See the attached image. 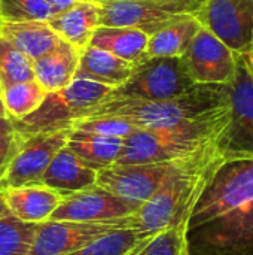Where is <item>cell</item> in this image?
I'll use <instances>...</instances> for the list:
<instances>
[{
    "mask_svg": "<svg viewBox=\"0 0 253 255\" xmlns=\"http://www.w3.org/2000/svg\"><path fill=\"white\" fill-rule=\"evenodd\" d=\"M6 217H10L7 208H6V203H4V197H3V191H0V220L1 218H6Z\"/></svg>",
    "mask_w": 253,
    "mask_h": 255,
    "instance_id": "cell-35",
    "label": "cell"
},
{
    "mask_svg": "<svg viewBox=\"0 0 253 255\" xmlns=\"http://www.w3.org/2000/svg\"><path fill=\"white\" fill-rule=\"evenodd\" d=\"M142 205L116 197L103 188H91L63 196L60 206L52 214V221H79L100 223L131 218Z\"/></svg>",
    "mask_w": 253,
    "mask_h": 255,
    "instance_id": "cell-14",
    "label": "cell"
},
{
    "mask_svg": "<svg viewBox=\"0 0 253 255\" xmlns=\"http://www.w3.org/2000/svg\"><path fill=\"white\" fill-rule=\"evenodd\" d=\"M46 22L64 42L82 52L100 25V6L94 1L76 0L69 9L54 13Z\"/></svg>",
    "mask_w": 253,
    "mask_h": 255,
    "instance_id": "cell-17",
    "label": "cell"
},
{
    "mask_svg": "<svg viewBox=\"0 0 253 255\" xmlns=\"http://www.w3.org/2000/svg\"><path fill=\"white\" fill-rule=\"evenodd\" d=\"M73 130L125 139L130 134L136 133L139 128L130 124L128 121L122 118H116V117H88V118H82L76 121L73 124Z\"/></svg>",
    "mask_w": 253,
    "mask_h": 255,
    "instance_id": "cell-31",
    "label": "cell"
},
{
    "mask_svg": "<svg viewBox=\"0 0 253 255\" xmlns=\"http://www.w3.org/2000/svg\"><path fill=\"white\" fill-rule=\"evenodd\" d=\"M252 199L253 160H227L218 167L198 199L189 217L188 230L224 215Z\"/></svg>",
    "mask_w": 253,
    "mask_h": 255,
    "instance_id": "cell-5",
    "label": "cell"
},
{
    "mask_svg": "<svg viewBox=\"0 0 253 255\" xmlns=\"http://www.w3.org/2000/svg\"><path fill=\"white\" fill-rule=\"evenodd\" d=\"M204 1L206 0H100V25L133 27L152 36L176 21L195 16Z\"/></svg>",
    "mask_w": 253,
    "mask_h": 255,
    "instance_id": "cell-7",
    "label": "cell"
},
{
    "mask_svg": "<svg viewBox=\"0 0 253 255\" xmlns=\"http://www.w3.org/2000/svg\"><path fill=\"white\" fill-rule=\"evenodd\" d=\"M194 84L228 85L237 69V54L201 27L180 57Z\"/></svg>",
    "mask_w": 253,
    "mask_h": 255,
    "instance_id": "cell-13",
    "label": "cell"
},
{
    "mask_svg": "<svg viewBox=\"0 0 253 255\" xmlns=\"http://www.w3.org/2000/svg\"><path fill=\"white\" fill-rule=\"evenodd\" d=\"M136 66V63L118 58L106 51L86 46L79 55L75 79L98 82L115 90L130 79Z\"/></svg>",
    "mask_w": 253,
    "mask_h": 255,
    "instance_id": "cell-19",
    "label": "cell"
},
{
    "mask_svg": "<svg viewBox=\"0 0 253 255\" xmlns=\"http://www.w3.org/2000/svg\"><path fill=\"white\" fill-rule=\"evenodd\" d=\"M128 255H191L188 224H180L146 238Z\"/></svg>",
    "mask_w": 253,
    "mask_h": 255,
    "instance_id": "cell-26",
    "label": "cell"
},
{
    "mask_svg": "<svg viewBox=\"0 0 253 255\" xmlns=\"http://www.w3.org/2000/svg\"><path fill=\"white\" fill-rule=\"evenodd\" d=\"M54 15L45 0H0V21H48Z\"/></svg>",
    "mask_w": 253,
    "mask_h": 255,
    "instance_id": "cell-30",
    "label": "cell"
},
{
    "mask_svg": "<svg viewBox=\"0 0 253 255\" xmlns=\"http://www.w3.org/2000/svg\"><path fill=\"white\" fill-rule=\"evenodd\" d=\"M3 197L10 217L28 224L49 221L63 199L60 193L43 184L9 188L3 191Z\"/></svg>",
    "mask_w": 253,
    "mask_h": 255,
    "instance_id": "cell-16",
    "label": "cell"
},
{
    "mask_svg": "<svg viewBox=\"0 0 253 255\" xmlns=\"http://www.w3.org/2000/svg\"><path fill=\"white\" fill-rule=\"evenodd\" d=\"M194 18L237 55L253 49V0H206Z\"/></svg>",
    "mask_w": 253,
    "mask_h": 255,
    "instance_id": "cell-11",
    "label": "cell"
},
{
    "mask_svg": "<svg viewBox=\"0 0 253 255\" xmlns=\"http://www.w3.org/2000/svg\"><path fill=\"white\" fill-rule=\"evenodd\" d=\"M0 36L33 61L55 49L63 40L45 21H0Z\"/></svg>",
    "mask_w": 253,
    "mask_h": 255,
    "instance_id": "cell-20",
    "label": "cell"
},
{
    "mask_svg": "<svg viewBox=\"0 0 253 255\" xmlns=\"http://www.w3.org/2000/svg\"><path fill=\"white\" fill-rule=\"evenodd\" d=\"M54 10V13H58V12H63L66 9H69L76 0H45Z\"/></svg>",
    "mask_w": 253,
    "mask_h": 255,
    "instance_id": "cell-33",
    "label": "cell"
},
{
    "mask_svg": "<svg viewBox=\"0 0 253 255\" xmlns=\"http://www.w3.org/2000/svg\"><path fill=\"white\" fill-rule=\"evenodd\" d=\"M48 93L36 82H19L1 90V102L6 117L10 121H18L33 114L43 102Z\"/></svg>",
    "mask_w": 253,
    "mask_h": 255,
    "instance_id": "cell-25",
    "label": "cell"
},
{
    "mask_svg": "<svg viewBox=\"0 0 253 255\" xmlns=\"http://www.w3.org/2000/svg\"><path fill=\"white\" fill-rule=\"evenodd\" d=\"M194 85L180 57H151L140 61L130 79L115 88L107 99L170 100L182 96Z\"/></svg>",
    "mask_w": 253,
    "mask_h": 255,
    "instance_id": "cell-6",
    "label": "cell"
},
{
    "mask_svg": "<svg viewBox=\"0 0 253 255\" xmlns=\"http://www.w3.org/2000/svg\"><path fill=\"white\" fill-rule=\"evenodd\" d=\"M146 238L134 229H119L67 255H128Z\"/></svg>",
    "mask_w": 253,
    "mask_h": 255,
    "instance_id": "cell-28",
    "label": "cell"
},
{
    "mask_svg": "<svg viewBox=\"0 0 253 255\" xmlns=\"http://www.w3.org/2000/svg\"><path fill=\"white\" fill-rule=\"evenodd\" d=\"M109 1H137V0H109Z\"/></svg>",
    "mask_w": 253,
    "mask_h": 255,
    "instance_id": "cell-38",
    "label": "cell"
},
{
    "mask_svg": "<svg viewBox=\"0 0 253 255\" xmlns=\"http://www.w3.org/2000/svg\"><path fill=\"white\" fill-rule=\"evenodd\" d=\"M243 57H245V60L248 61V64H249V67H251V70H252L253 73V49L249 54H246V55H243Z\"/></svg>",
    "mask_w": 253,
    "mask_h": 255,
    "instance_id": "cell-36",
    "label": "cell"
},
{
    "mask_svg": "<svg viewBox=\"0 0 253 255\" xmlns=\"http://www.w3.org/2000/svg\"><path fill=\"white\" fill-rule=\"evenodd\" d=\"M84 1H94V3H98L100 0H84Z\"/></svg>",
    "mask_w": 253,
    "mask_h": 255,
    "instance_id": "cell-39",
    "label": "cell"
},
{
    "mask_svg": "<svg viewBox=\"0 0 253 255\" xmlns=\"http://www.w3.org/2000/svg\"><path fill=\"white\" fill-rule=\"evenodd\" d=\"M0 96H1V87H0Z\"/></svg>",
    "mask_w": 253,
    "mask_h": 255,
    "instance_id": "cell-40",
    "label": "cell"
},
{
    "mask_svg": "<svg viewBox=\"0 0 253 255\" xmlns=\"http://www.w3.org/2000/svg\"><path fill=\"white\" fill-rule=\"evenodd\" d=\"M37 224L6 217L0 220V255H28Z\"/></svg>",
    "mask_w": 253,
    "mask_h": 255,
    "instance_id": "cell-29",
    "label": "cell"
},
{
    "mask_svg": "<svg viewBox=\"0 0 253 255\" xmlns=\"http://www.w3.org/2000/svg\"><path fill=\"white\" fill-rule=\"evenodd\" d=\"M19 143V134L13 130L9 134L0 136V181L4 176Z\"/></svg>",
    "mask_w": 253,
    "mask_h": 255,
    "instance_id": "cell-32",
    "label": "cell"
},
{
    "mask_svg": "<svg viewBox=\"0 0 253 255\" xmlns=\"http://www.w3.org/2000/svg\"><path fill=\"white\" fill-rule=\"evenodd\" d=\"M97 173L98 172L85 166L67 146H64L48 166L42 184L61 196H69L94 187Z\"/></svg>",
    "mask_w": 253,
    "mask_h": 255,
    "instance_id": "cell-18",
    "label": "cell"
},
{
    "mask_svg": "<svg viewBox=\"0 0 253 255\" xmlns=\"http://www.w3.org/2000/svg\"><path fill=\"white\" fill-rule=\"evenodd\" d=\"M149 36L133 27L98 25L88 46L106 51L118 58L139 64L146 57Z\"/></svg>",
    "mask_w": 253,
    "mask_h": 255,
    "instance_id": "cell-22",
    "label": "cell"
},
{
    "mask_svg": "<svg viewBox=\"0 0 253 255\" xmlns=\"http://www.w3.org/2000/svg\"><path fill=\"white\" fill-rule=\"evenodd\" d=\"M191 255H253V199L192 230Z\"/></svg>",
    "mask_w": 253,
    "mask_h": 255,
    "instance_id": "cell-8",
    "label": "cell"
},
{
    "mask_svg": "<svg viewBox=\"0 0 253 255\" xmlns=\"http://www.w3.org/2000/svg\"><path fill=\"white\" fill-rule=\"evenodd\" d=\"M228 121L230 109L174 128L137 130L124 139L115 164H151L188 157L215 143L228 126Z\"/></svg>",
    "mask_w": 253,
    "mask_h": 255,
    "instance_id": "cell-3",
    "label": "cell"
},
{
    "mask_svg": "<svg viewBox=\"0 0 253 255\" xmlns=\"http://www.w3.org/2000/svg\"><path fill=\"white\" fill-rule=\"evenodd\" d=\"M113 88L86 79H73L67 87L48 93L42 105L22 120L10 121L21 134L54 133L73 128L89 111L104 102Z\"/></svg>",
    "mask_w": 253,
    "mask_h": 255,
    "instance_id": "cell-4",
    "label": "cell"
},
{
    "mask_svg": "<svg viewBox=\"0 0 253 255\" xmlns=\"http://www.w3.org/2000/svg\"><path fill=\"white\" fill-rule=\"evenodd\" d=\"M34 61L12 46L0 36V87L1 90L19 84L34 81Z\"/></svg>",
    "mask_w": 253,
    "mask_h": 255,
    "instance_id": "cell-27",
    "label": "cell"
},
{
    "mask_svg": "<svg viewBox=\"0 0 253 255\" xmlns=\"http://www.w3.org/2000/svg\"><path fill=\"white\" fill-rule=\"evenodd\" d=\"M81 52L70 43L61 40L55 49L34 61V81L46 91H58L73 79L79 64Z\"/></svg>",
    "mask_w": 253,
    "mask_h": 255,
    "instance_id": "cell-21",
    "label": "cell"
},
{
    "mask_svg": "<svg viewBox=\"0 0 253 255\" xmlns=\"http://www.w3.org/2000/svg\"><path fill=\"white\" fill-rule=\"evenodd\" d=\"M0 118H7V117H6L4 106H3V102H1V97H0Z\"/></svg>",
    "mask_w": 253,
    "mask_h": 255,
    "instance_id": "cell-37",
    "label": "cell"
},
{
    "mask_svg": "<svg viewBox=\"0 0 253 255\" xmlns=\"http://www.w3.org/2000/svg\"><path fill=\"white\" fill-rule=\"evenodd\" d=\"M200 28L201 25L194 16L161 28L149 36L146 57H182Z\"/></svg>",
    "mask_w": 253,
    "mask_h": 255,
    "instance_id": "cell-24",
    "label": "cell"
},
{
    "mask_svg": "<svg viewBox=\"0 0 253 255\" xmlns=\"http://www.w3.org/2000/svg\"><path fill=\"white\" fill-rule=\"evenodd\" d=\"M124 139L100 136L73 130L67 139V148L89 169L100 172L113 166L121 154Z\"/></svg>",
    "mask_w": 253,
    "mask_h": 255,
    "instance_id": "cell-23",
    "label": "cell"
},
{
    "mask_svg": "<svg viewBox=\"0 0 253 255\" xmlns=\"http://www.w3.org/2000/svg\"><path fill=\"white\" fill-rule=\"evenodd\" d=\"M230 109L228 85L195 84L170 100L146 102L134 99H106L85 117H116L139 130H166L186 126Z\"/></svg>",
    "mask_w": 253,
    "mask_h": 255,
    "instance_id": "cell-2",
    "label": "cell"
},
{
    "mask_svg": "<svg viewBox=\"0 0 253 255\" xmlns=\"http://www.w3.org/2000/svg\"><path fill=\"white\" fill-rule=\"evenodd\" d=\"M13 131V126L10 123V120L7 118H0V136L9 134Z\"/></svg>",
    "mask_w": 253,
    "mask_h": 255,
    "instance_id": "cell-34",
    "label": "cell"
},
{
    "mask_svg": "<svg viewBox=\"0 0 253 255\" xmlns=\"http://www.w3.org/2000/svg\"><path fill=\"white\" fill-rule=\"evenodd\" d=\"M230 121L216 146L224 160H253V73L243 55H237V69L228 84Z\"/></svg>",
    "mask_w": 253,
    "mask_h": 255,
    "instance_id": "cell-9",
    "label": "cell"
},
{
    "mask_svg": "<svg viewBox=\"0 0 253 255\" xmlns=\"http://www.w3.org/2000/svg\"><path fill=\"white\" fill-rule=\"evenodd\" d=\"M119 229H133V217L100 223L49 220L37 224L28 255L72 254Z\"/></svg>",
    "mask_w": 253,
    "mask_h": 255,
    "instance_id": "cell-12",
    "label": "cell"
},
{
    "mask_svg": "<svg viewBox=\"0 0 253 255\" xmlns=\"http://www.w3.org/2000/svg\"><path fill=\"white\" fill-rule=\"evenodd\" d=\"M216 142L170 163L158 190L133 217L134 230L151 238L163 230L188 224L198 199L225 161Z\"/></svg>",
    "mask_w": 253,
    "mask_h": 255,
    "instance_id": "cell-1",
    "label": "cell"
},
{
    "mask_svg": "<svg viewBox=\"0 0 253 255\" xmlns=\"http://www.w3.org/2000/svg\"><path fill=\"white\" fill-rule=\"evenodd\" d=\"M170 163L171 161L151 164H115L97 173L95 185L116 197L143 205L161 185Z\"/></svg>",
    "mask_w": 253,
    "mask_h": 255,
    "instance_id": "cell-15",
    "label": "cell"
},
{
    "mask_svg": "<svg viewBox=\"0 0 253 255\" xmlns=\"http://www.w3.org/2000/svg\"><path fill=\"white\" fill-rule=\"evenodd\" d=\"M70 130L54 133L19 134L16 152L0 181V191L42 184V178L54 157L67 145Z\"/></svg>",
    "mask_w": 253,
    "mask_h": 255,
    "instance_id": "cell-10",
    "label": "cell"
}]
</instances>
